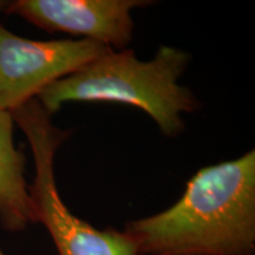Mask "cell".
<instances>
[{"label":"cell","instance_id":"3957f363","mask_svg":"<svg viewBox=\"0 0 255 255\" xmlns=\"http://www.w3.org/2000/svg\"><path fill=\"white\" fill-rule=\"evenodd\" d=\"M109 50L85 39H27L0 25V110L23 107Z\"/></svg>","mask_w":255,"mask_h":255},{"label":"cell","instance_id":"277c9868","mask_svg":"<svg viewBox=\"0 0 255 255\" xmlns=\"http://www.w3.org/2000/svg\"><path fill=\"white\" fill-rule=\"evenodd\" d=\"M155 4L149 0H15L7 14L25 19L47 32H64L113 50L131 43L135 8Z\"/></svg>","mask_w":255,"mask_h":255},{"label":"cell","instance_id":"5b68a950","mask_svg":"<svg viewBox=\"0 0 255 255\" xmlns=\"http://www.w3.org/2000/svg\"><path fill=\"white\" fill-rule=\"evenodd\" d=\"M34 180L30 184L37 223L49 232L59 255H138L135 242L126 232L96 229L68 208L57 188L55 155H33Z\"/></svg>","mask_w":255,"mask_h":255},{"label":"cell","instance_id":"52a82bcc","mask_svg":"<svg viewBox=\"0 0 255 255\" xmlns=\"http://www.w3.org/2000/svg\"><path fill=\"white\" fill-rule=\"evenodd\" d=\"M7 5V1H4V0H0V12H2Z\"/></svg>","mask_w":255,"mask_h":255},{"label":"cell","instance_id":"ba28073f","mask_svg":"<svg viewBox=\"0 0 255 255\" xmlns=\"http://www.w3.org/2000/svg\"><path fill=\"white\" fill-rule=\"evenodd\" d=\"M0 255H5V253H4V252H2V251H1V248H0Z\"/></svg>","mask_w":255,"mask_h":255},{"label":"cell","instance_id":"8992f818","mask_svg":"<svg viewBox=\"0 0 255 255\" xmlns=\"http://www.w3.org/2000/svg\"><path fill=\"white\" fill-rule=\"evenodd\" d=\"M14 121L0 110V226L9 233L37 223L27 183L26 156L14 144Z\"/></svg>","mask_w":255,"mask_h":255},{"label":"cell","instance_id":"6da1fadb","mask_svg":"<svg viewBox=\"0 0 255 255\" xmlns=\"http://www.w3.org/2000/svg\"><path fill=\"white\" fill-rule=\"evenodd\" d=\"M124 232L138 255H255V150L201 168L176 203Z\"/></svg>","mask_w":255,"mask_h":255},{"label":"cell","instance_id":"7a4b0ae2","mask_svg":"<svg viewBox=\"0 0 255 255\" xmlns=\"http://www.w3.org/2000/svg\"><path fill=\"white\" fill-rule=\"evenodd\" d=\"M190 53L174 46L158 47L151 59L137 58L132 50H109L82 69L57 81L37 97L52 116L66 103H119L142 110L167 137L184 130L183 114L194 113L199 102L180 79Z\"/></svg>","mask_w":255,"mask_h":255}]
</instances>
